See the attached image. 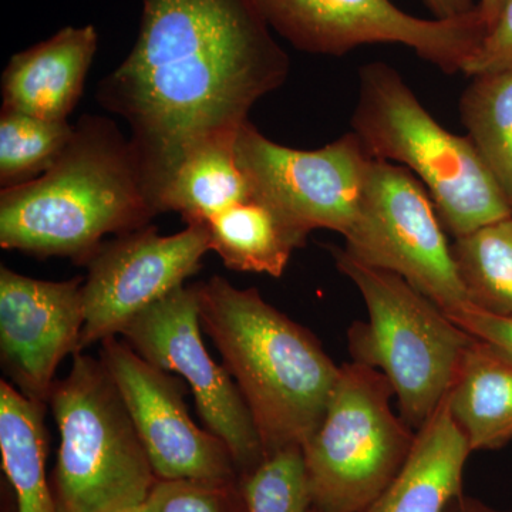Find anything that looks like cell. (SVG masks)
Returning <instances> with one entry per match:
<instances>
[{
  "mask_svg": "<svg viewBox=\"0 0 512 512\" xmlns=\"http://www.w3.org/2000/svg\"><path fill=\"white\" fill-rule=\"evenodd\" d=\"M345 239L353 258L402 276L448 316L473 306L429 192L402 165L372 160Z\"/></svg>",
  "mask_w": 512,
  "mask_h": 512,
  "instance_id": "cell-8",
  "label": "cell"
},
{
  "mask_svg": "<svg viewBox=\"0 0 512 512\" xmlns=\"http://www.w3.org/2000/svg\"><path fill=\"white\" fill-rule=\"evenodd\" d=\"M160 215L140 157L113 120L80 117L55 164L0 192V247L86 265L104 238Z\"/></svg>",
  "mask_w": 512,
  "mask_h": 512,
  "instance_id": "cell-2",
  "label": "cell"
},
{
  "mask_svg": "<svg viewBox=\"0 0 512 512\" xmlns=\"http://www.w3.org/2000/svg\"><path fill=\"white\" fill-rule=\"evenodd\" d=\"M247 512H312L302 447L276 451L241 477Z\"/></svg>",
  "mask_w": 512,
  "mask_h": 512,
  "instance_id": "cell-24",
  "label": "cell"
},
{
  "mask_svg": "<svg viewBox=\"0 0 512 512\" xmlns=\"http://www.w3.org/2000/svg\"><path fill=\"white\" fill-rule=\"evenodd\" d=\"M83 278L42 281L0 266V357L10 383L49 407L57 367L79 350Z\"/></svg>",
  "mask_w": 512,
  "mask_h": 512,
  "instance_id": "cell-14",
  "label": "cell"
},
{
  "mask_svg": "<svg viewBox=\"0 0 512 512\" xmlns=\"http://www.w3.org/2000/svg\"><path fill=\"white\" fill-rule=\"evenodd\" d=\"M116 512H144L143 505H136V507H128L124 508V510L116 511Z\"/></svg>",
  "mask_w": 512,
  "mask_h": 512,
  "instance_id": "cell-31",
  "label": "cell"
},
{
  "mask_svg": "<svg viewBox=\"0 0 512 512\" xmlns=\"http://www.w3.org/2000/svg\"><path fill=\"white\" fill-rule=\"evenodd\" d=\"M234 148L254 197L306 237L316 229L345 237L355 224L373 158L353 131L318 150H296L269 140L248 120Z\"/></svg>",
  "mask_w": 512,
  "mask_h": 512,
  "instance_id": "cell-10",
  "label": "cell"
},
{
  "mask_svg": "<svg viewBox=\"0 0 512 512\" xmlns=\"http://www.w3.org/2000/svg\"><path fill=\"white\" fill-rule=\"evenodd\" d=\"M291 60L252 0H143L140 30L96 99L131 130L160 202L183 158L235 137L249 111L285 83Z\"/></svg>",
  "mask_w": 512,
  "mask_h": 512,
  "instance_id": "cell-1",
  "label": "cell"
},
{
  "mask_svg": "<svg viewBox=\"0 0 512 512\" xmlns=\"http://www.w3.org/2000/svg\"><path fill=\"white\" fill-rule=\"evenodd\" d=\"M352 128L373 160L393 161L417 175L454 239L512 217L470 138L441 126L390 64L360 69Z\"/></svg>",
  "mask_w": 512,
  "mask_h": 512,
  "instance_id": "cell-4",
  "label": "cell"
},
{
  "mask_svg": "<svg viewBox=\"0 0 512 512\" xmlns=\"http://www.w3.org/2000/svg\"><path fill=\"white\" fill-rule=\"evenodd\" d=\"M100 346L157 480L241 481L227 444L191 419L183 380L148 363L120 336Z\"/></svg>",
  "mask_w": 512,
  "mask_h": 512,
  "instance_id": "cell-13",
  "label": "cell"
},
{
  "mask_svg": "<svg viewBox=\"0 0 512 512\" xmlns=\"http://www.w3.org/2000/svg\"><path fill=\"white\" fill-rule=\"evenodd\" d=\"M444 512H512V510H497V508L490 507V505L484 504L483 501L477 500V498L464 494L463 491L448 503Z\"/></svg>",
  "mask_w": 512,
  "mask_h": 512,
  "instance_id": "cell-29",
  "label": "cell"
},
{
  "mask_svg": "<svg viewBox=\"0 0 512 512\" xmlns=\"http://www.w3.org/2000/svg\"><path fill=\"white\" fill-rule=\"evenodd\" d=\"M197 289L202 329L237 383L266 457L302 447L325 416L340 366L258 289L235 288L218 275Z\"/></svg>",
  "mask_w": 512,
  "mask_h": 512,
  "instance_id": "cell-3",
  "label": "cell"
},
{
  "mask_svg": "<svg viewBox=\"0 0 512 512\" xmlns=\"http://www.w3.org/2000/svg\"><path fill=\"white\" fill-rule=\"evenodd\" d=\"M434 19H451L466 15L477 8L473 0H423Z\"/></svg>",
  "mask_w": 512,
  "mask_h": 512,
  "instance_id": "cell-28",
  "label": "cell"
},
{
  "mask_svg": "<svg viewBox=\"0 0 512 512\" xmlns=\"http://www.w3.org/2000/svg\"><path fill=\"white\" fill-rule=\"evenodd\" d=\"M59 450L57 512H116L143 505L157 483L134 421L103 360L74 353L49 399Z\"/></svg>",
  "mask_w": 512,
  "mask_h": 512,
  "instance_id": "cell-6",
  "label": "cell"
},
{
  "mask_svg": "<svg viewBox=\"0 0 512 512\" xmlns=\"http://www.w3.org/2000/svg\"><path fill=\"white\" fill-rule=\"evenodd\" d=\"M505 0H480L477 3L478 9L483 13L485 22H487V28L493 25L494 20L497 19L498 13L503 8Z\"/></svg>",
  "mask_w": 512,
  "mask_h": 512,
  "instance_id": "cell-30",
  "label": "cell"
},
{
  "mask_svg": "<svg viewBox=\"0 0 512 512\" xmlns=\"http://www.w3.org/2000/svg\"><path fill=\"white\" fill-rule=\"evenodd\" d=\"M450 318L474 338L485 340L512 356V318L491 315L474 306Z\"/></svg>",
  "mask_w": 512,
  "mask_h": 512,
  "instance_id": "cell-27",
  "label": "cell"
},
{
  "mask_svg": "<svg viewBox=\"0 0 512 512\" xmlns=\"http://www.w3.org/2000/svg\"><path fill=\"white\" fill-rule=\"evenodd\" d=\"M46 410L8 380L0 382V451L16 512H57L52 481L46 474Z\"/></svg>",
  "mask_w": 512,
  "mask_h": 512,
  "instance_id": "cell-19",
  "label": "cell"
},
{
  "mask_svg": "<svg viewBox=\"0 0 512 512\" xmlns=\"http://www.w3.org/2000/svg\"><path fill=\"white\" fill-rule=\"evenodd\" d=\"M312 512H315V511L312 510Z\"/></svg>",
  "mask_w": 512,
  "mask_h": 512,
  "instance_id": "cell-32",
  "label": "cell"
},
{
  "mask_svg": "<svg viewBox=\"0 0 512 512\" xmlns=\"http://www.w3.org/2000/svg\"><path fill=\"white\" fill-rule=\"evenodd\" d=\"M99 49L92 25L56 35L10 57L2 74V109L46 120H67L76 109Z\"/></svg>",
  "mask_w": 512,
  "mask_h": 512,
  "instance_id": "cell-15",
  "label": "cell"
},
{
  "mask_svg": "<svg viewBox=\"0 0 512 512\" xmlns=\"http://www.w3.org/2000/svg\"><path fill=\"white\" fill-rule=\"evenodd\" d=\"M208 251L205 224H187L174 235H160L150 224L104 241L84 265V325L77 353L120 336L131 320L197 274Z\"/></svg>",
  "mask_w": 512,
  "mask_h": 512,
  "instance_id": "cell-12",
  "label": "cell"
},
{
  "mask_svg": "<svg viewBox=\"0 0 512 512\" xmlns=\"http://www.w3.org/2000/svg\"><path fill=\"white\" fill-rule=\"evenodd\" d=\"M393 396L379 370L340 366L325 416L302 446L313 511H363L402 470L417 431L394 414Z\"/></svg>",
  "mask_w": 512,
  "mask_h": 512,
  "instance_id": "cell-7",
  "label": "cell"
},
{
  "mask_svg": "<svg viewBox=\"0 0 512 512\" xmlns=\"http://www.w3.org/2000/svg\"><path fill=\"white\" fill-rule=\"evenodd\" d=\"M329 249L366 303V322L348 330L350 356L387 377L400 416L417 431L447 396L473 336L402 276Z\"/></svg>",
  "mask_w": 512,
  "mask_h": 512,
  "instance_id": "cell-5",
  "label": "cell"
},
{
  "mask_svg": "<svg viewBox=\"0 0 512 512\" xmlns=\"http://www.w3.org/2000/svg\"><path fill=\"white\" fill-rule=\"evenodd\" d=\"M451 251L471 305L512 318V217L454 239Z\"/></svg>",
  "mask_w": 512,
  "mask_h": 512,
  "instance_id": "cell-22",
  "label": "cell"
},
{
  "mask_svg": "<svg viewBox=\"0 0 512 512\" xmlns=\"http://www.w3.org/2000/svg\"><path fill=\"white\" fill-rule=\"evenodd\" d=\"M144 512H247L241 481L212 484L192 480H157Z\"/></svg>",
  "mask_w": 512,
  "mask_h": 512,
  "instance_id": "cell-25",
  "label": "cell"
},
{
  "mask_svg": "<svg viewBox=\"0 0 512 512\" xmlns=\"http://www.w3.org/2000/svg\"><path fill=\"white\" fill-rule=\"evenodd\" d=\"M446 400L471 451L507 446L512 441V356L473 336Z\"/></svg>",
  "mask_w": 512,
  "mask_h": 512,
  "instance_id": "cell-17",
  "label": "cell"
},
{
  "mask_svg": "<svg viewBox=\"0 0 512 512\" xmlns=\"http://www.w3.org/2000/svg\"><path fill=\"white\" fill-rule=\"evenodd\" d=\"M235 137L208 141L183 158L161 198V214L178 212L185 224H205L254 197L235 156Z\"/></svg>",
  "mask_w": 512,
  "mask_h": 512,
  "instance_id": "cell-20",
  "label": "cell"
},
{
  "mask_svg": "<svg viewBox=\"0 0 512 512\" xmlns=\"http://www.w3.org/2000/svg\"><path fill=\"white\" fill-rule=\"evenodd\" d=\"M266 25L311 55L340 57L366 45H402L447 74L463 73L487 33L477 8L423 19L392 0H252Z\"/></svg>",
  "mask_w": 512,
  "mask_h": 512,
  "instance_id": "cell-9",
  "label": "cell"
},
{
  "mask_svg": "<svg viewBox=\"0 0 512 512\" xmlns=\"http://www.w3.org/2000/svg\"><path fill=\"white\" fill-rule=\"evenodd\" d=\"M67 120H46L20 111H0V185L15 187L45 174L72 140Z\"/></svg>",
  "mask_w": 512,
  "mask_h": 512,
  "instance_id": "cell-23",
  "label": "cell"
},
{
  "mask_svg": "<svg viewBox=\"0 0 512 512\" xmlns=\"http://www.w3.org/2000/svg\"><path fill=\"white\" fill-rule=\"evenodd\" d=\"M201 330L197 284L183 285L131 320L120 338L151 365L190 384L202 423L227 444L244 477L266 460L264 444L237 383L212 359Z\"/></svg>",
  "mask_w": 512,
  "mask_h": 512,
  "instance_id": "cell-11",
  "label": "cell"
},
{
  "mask_svg": "<svg viewBox=\"0 0 512 512\" xmlns=\"http://www.w3.org/2000/svg\"><path fill=\"white\" fill-rule=\"evenodd\" d=\"M460 116L512 211V72L473 77Z\"/></svg>",
  "mask_w": 512,
  "mask_h": 512,
  "instance_id": "cell-21",
  "label": "cell"
},
{
  "mask_svg": "<svg viewBox=\"0 0 512 512\" xmlns=\"http://www.w3.org/2000/svg\"><path fill=\"white\" fill-rule=\"evenodd\" d=\"M470 444L448 410L437 407L416 433L412 451L392 483L360 512H444L463 493Z\"/></svg>",
  "mask_w": 512,
  "mask_h": 512,
  "instance_id": "cell-16",
  "label": "cell"
},
{
  "mask_svg": "<svg viewBox=\"0 0 512 512\" xmlns=\"http://www.w3.org/2000/svg\"><path fill=\"white\" fill-rule=\"evenodd\" d=\"M512 72V0H505L463 73L470 77Z\"/></svg>",
  "mask_w": 512,
  "mask_h": 512,
  "instance_id": "cell-26",
  "label": "cell"
},
{
  "mask_svg": "<svg viewBox=\"0 0 512 512\" xmlns=\"http://www.w3.org/2000/svg\"><path fill=\"white\" fill-rule=\"evenodd\" d=\"M210 248L228 269L281 278L305 234L256 197L239 202L205 222Z\"/></svg>",
  "mask_w": 512,
  "mask_h": 512,
  "instance_id": "cell-18",
  "label": "cell"
}]
</instances>
